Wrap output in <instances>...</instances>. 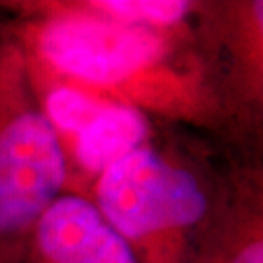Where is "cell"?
<instances>
[{"mask_svg":"<svg viewBox=\"0 0 263 263\" xmlns=\"http://www.w3.org/2000/svg\"><path fill=\"white\" fill-rule=\"evenodd\" d=\"M46 15L31 26L36 55L79 86L115 94L140 111L214 120L195 55L176 57V31L130 26L77 9L72 2L40 7ZM145 113V111H144Z\"/></svg>","mask_w":263,"mask_h":263,"instance_id":"obj_1","label":"cell"},{"mask_svg":"<svg viewBox=\"0 0 263 263\" xmlns=\"http://www.w3.org/2000/svg\"><path fill=\"white\" fill-rule=\"evenodd\" d=\"M222 186L195 159L145 144L96 178L92 202L135 263H193Z\"/></svg>","mask_w":263,"mask_h":263,"instance_id":"obj_2","label":"cell"},{"mask_svg":"<svg viewBox=\"0 0 263 263\" xmlns=\"http://www.w3.org/2000/svg\"><path fill=\"white\" fill-rule=\"evenodd\" d=\"M65 181V147L38 99L28 55L0 41V263H14Z\"/></svg>","mask_w":263,"mask_h":263,"instance_id":"obj_3","label":"cell"},{"mask_svg":"<svg viewBox=\"0 0 263 263\" xmlns=\"http://www.w3.org/2000/svg\"><path fill=\"white\" fill-rule=\"evenodd\" d=\"M193 48L215 122L260 134L263 108V2L197 4Z\"/></svg>","mask_w":263,"mask_h":263,"instance_id":"obj_4","label":"cell"},{"mask_svg":"<svg viewBox=\"0 0 263 263\" xmlns=\"http://www.w3.org/2000/svg\"><path fill=\"white\" fill-rule=\"evenodd\" d=\"M41 104L57 134L72 142L79 167L96 178L132 151L149 144V118L127 103L62 84L51 87Z\"/></svg>","mask_w":263,"mask_h":263,"instance_id":"obj_5","label":"cell"},{"mask_svg":"<svg viewBox=\"0 0 263 263\" xmlns=\"http://www.w3.org/2000/svg\"><path fill=\"white\" fill-rule=\"evenodd\" d=\"M14 263H135L91 198L62 193L38 219Z\"/></svg>","mask_w":263,"mask_h":263,"instance_id":"obj_6","label":"cell"},{"mask_svg":"<svg viewBox=\"0 0 263 263\" xmlns=\"http://www.w3.org/2000/svg\"><path fill=\"white\" fill-rule=\"evenodd\" d=\"M193 263H263L261 170L245 166L224 176L215 212Z\"/></svg>","mask_w":263,"mask_h":263,"instance_id":"obj_7","label":"cell"},{"mask_svg":"<svg viewBox=\"0 0 263 263\" xmlns=\"http://www.w3.org/2000/svg\"><path fill=\"white\" fill-rule=\"evenodd\" d=\"M77 9L117 23L173 31L192 21L197 2L186 0H87L72 2Z\"/></svg>","mask_w":263,"mask_h":263,"instance_id":"obj_8","label":"cell"}]
</instances>
